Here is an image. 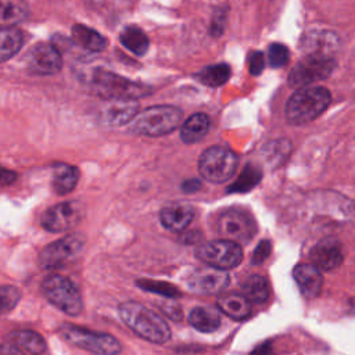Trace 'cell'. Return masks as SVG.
<instances>
[{"mask_svg": "<svg viewBox=\"0 0 355 355\" xmlns=\"http://www.w3.org/2000/svg\"><path fill=\"white\" fill-rule=\"evenodd\" d=\"M118 311L123 323L141 338L155 344H164L171 338L168 323L140 302L125 301Z\"/></svg>", "mask_w": 355, "mask_h": 355, "instance_id": "6da1fadb", "label": "cell"}, {"mask_svg": "<svg viewBox=\"0 0 355 355\" xmlns=\"http://www.w3.org/2000/svg\"><path fill=\"white\" fill-rule=\"evenodd\" d=\"M331 94L322 86L298 89L286 104V119L291 125H302L318 118L330 104Z\"/></svg>", "mask_w": 355, "mask_h": 355, "instance_id": "7a4b0ae2", "label": "cell"}, {"mask_svg": "<svg viewBox=\"0 0 355 355\" xmlns=\"http://www.w3.org/2000/svg\"><path fill=\"white\" fill-rule=\"evenodd\" d=\"M182 122V111L172 105H154L137 114L130 130L144 136H162L175 130Z\"/></svg>", "mask_w": 355, "mask_h": 355, "instance_id": "3957f363", "label": "cell"}, {"mask_svg": "<svg viewBox=\"0 0 355 355\" xmlns=\"http://www.w3.org/2000/svg\"><path fill=\"white\" fill-rule=\"evenodd\" d=\"M58 331L72 345L96 355H118L122 351L121 343L107 333L92 331L69 323H62Z\"/></svg>", "mask_w": 355, "mask_h": 355, "instance_id": "277c9868", "label": "cell"}, {"mask_svg": "<svg viewBox=\"0 0 355 355\" xmlns=\"http://www.w3.org/2000/svg\"><path fill=\"white\" fill-rule=\"evenodd\" d=\"M42 290L44 297L60 311L69 316H78L83 311V301L78 287L71 279L62 275H49L43 283Z\"/></svg>", "mask_w": 355, "mask_h": 355, "instance_id": "5b68a950", "label": "cell"}, {"mask_svg": "<svg viewBox=\"0 0 355 355\" xmlns=\"http://www.w3.org/2000/svg\"><path fill=\"white\" fill-rule=\"evenodd\" d=\"M237 168L236 154L222 146L208 147L198 158V172L202 179L211 183L229 180Z\"/></svg>", "mask_w": 355, "mask_h": 355, "instance_id": "8992f818", "label": "cell"}, {"mask_svg": "<svg viewBox=\"0 0 355 355\" xmlns=\"http://www.w3.org/2000/svg\"><path fill=\"white\" fill-rule=\"evenodd\" d=\"M196 257L209 266L226 270L240 265L243 248L241 244L227 239L212 240L201 244L196 250Z\"/></svg>", "mask_w": 355, "mask_h": 355, "instance_id": "52a82bcc", "label": "cell"}, {"mask_svg": "<svg viewBox=\"0 0 355 355\" xmlns=\"http://www.w3.org/2000/svg\"><path fill=\"white\" fill-rule=\"evenodd\" d=\"M87 82L104 98H137L146 94V89L110 71L96 69Z\"/></svg>", "mask_w": 355, "mask_h": 355, "instance_id": "ba28073f", "label": "cell"}, {"mask_svg": "<svg viewBox=\"0 0 355 355\" xmlns=\"http://www.w3.org/2000/svg\"><path fill=\"white\" fill-rule=\"evenodd\" d=\"M83 245H85L83 234L80 233L68 234L46 245L39 255V263L46 270H54V269L62 268L80 254Z\"/></svg>", "mask_w": 355, "mask_h": 355, "instance_id": "9c48e42d", "label": "cell"}, {"mask_svg": "<svg viewBox=\"0 0 355 355\" xmlns=\"http://www.w3.org/2000/svg\"><path fill=\"white\" fill-rule=\"evenodd\" d=\"M218 233L239 244L248 243L257 233V222L245 209L229 208L218 218Z\"/></svg>", "mask_w": 355, "mask_h": 355, "instance_id": "30bf717a", "label": "cell"}, {"mask_svg": "<svg viewBox=\"0 0 355 355\" xmlns=\"http://www.w3.org/2000/svg\"><path fill=\"white\" fill-rule=\"evenodd\" d=\"M334 68V58L304 55V58L290 71L287 82L291 87H306L315 82L329 78Z\"/></svg>", "mask_w": 355, "mask_h": 355, "instance_id": "8fae6325", "label": "cell"}, {"mask_svg": "<svg viewBox=\"0 0 355 355\" xmlns=\"http://www.w3.org/2000/svg\"><path fill=\"white\" fill-rule=\"evenodd\" d=\"M85 216V207L79 201H65L55 204L44 211L40 223L50 233L69 230L78 226Z\"/></svg>", "mask_w": 355, "mask_h": 355, "instance_id": "7c38bea8", "label": "cell"}, {"mask_svg": "<svg viewBox=\"0 0 355 355\" xmlns=\"http://www.w3.org/2000/svg\"><path fill=\"white\" fill-rule=\"evenodd\" d=\"M190 291L197 294H216L225 290L229 284V275L223 269L204 266L194 269L186 279Z\"/></svg>", "mask_w": 355, "mask_h": 355, "instance_id": "4fadbf2b", "label": "cell"}, {"mask_svg": "<svg viewBox=\"0 0 355 355\" xmlns=\"http://www.w3.org/2000/svg\"><path fill=\"white\" fill-rule=\"evenodd\" d=\"M26 65L35 75H51L61 69L62 58L55 46L39 43L28 53Z\"/></svg>", "mask_w": 355, "mask_h": 355, "instance_id": "5bb4252c", "label": "cell"}, {"mask_svg": "<svg viewBox=\"0 0 355 355\" xmlns=\"http://www.w3.org/2000/svg\"><path fill=\"white\" fill-rule=\"evenodd\" d=\"M300 47L305 55L333 58L340 47V37L331 31H311L302 36Z\"/></svg>", "mask_w": 355, "mask_h": 355, "instance_id": "9a60e30c", "label": "cell"}, {"mask_svg": "<svg viewBox=\"0 0 355 355\" xmlns=\"http://www.w3.org/2000/svg\"><path fill=\"white\" fill-rule=\"evenodd\" d=\"M343 250L341 244L334 239H324L316 243L311 252L309 259L316 268L323 272H330L337 269L343 262Z\"/></svg>", "mask_w": 355, "mask_h": 355, "instance_id": "2e32d148", "label": "cell"}, {"mask_svg": "<svg viewBox=\"0 0 355 355\" xmlns=\"http://www.w3.org/2000/svg\"><path fill=\"white\" fill-rule=\"evenodd\" d=\"M137 110L136 98H110L101 108V119L105 125L119 126L133 121Z\"/></svg>", "mask_w": 355, "mask_h": 355, "instance_id": "e0dca14e", "label": "cell"}, {"mask_svg": "<svg viewBox=\"0 0 355 355\" xmlns=\"http://www.w3.org/2000/svg\"><path fill=\"white\" fill-rule=\"evenodd\" d=\"M196 211L193 205L186 202H175L165 205L159 212L161 225L169 232H183L193 222Z\"/></svg>", "mask_w": 355, "mask_h": 355, "instance_id": "ac0fdd59", "label": "cell"}, {"mask_svg": "<svg viewBox=\"0 0 355 355\" xmlns=\"http://www.w3.org/2000/svg\"><path fill=\"white\" fill-rule=\"evenodd\" d=\"M293 277L305 298H315L323 287L322 270L313 263H298L293 269Z\"/></svg>", "mask_w": 355, "mask_h": 355, "instance_id": "d6986e66", "label": "cell"}, {"mask_svg": "<svg viewBox=\"0 0 355 355\" xmlns=\"http://www.w3.org/2000/svg\"><path fill=\"white\" fill-rule=\"evenodd\" d=\"M79 180V169L73 165L65 162H57L53 165V175H51V186L53 190L60 194L71 193Z\"/></svg>", "mask_w": 355, "mask_h": 355, "instance_id": "ffe728a7", "label": "cell"}, {"mask_svg": "<svg viewBox=\"0 0 355 355\" xmlns=\"http://www.w3.org/2000/svg\"><path fill=\"white\" fill-rule=\"evenodd\" d=\"M218 309L234 320H243L251 313V302L245 295L225 294L216 301Z\"/></svg>", "mask_w": 355, "mask_h": 355, "instance_id": "44dd1931", "label": "cell"}, {"mask_svg": "<svg viewBox=\"0 0 355 355\" xmlns=\"http://www.w3.org/2000/svg\"><path fill=\"white\" fill-rule=\"evenodd\" d=\"M10 343L31 355H42L46 351L44 338L33 330H14L8 334Z\"/></svg>", "mask_w": 355, "mask_h": 355, "instance_id": "7402d4cb", "label": "cell"}, {"mask_svg": "<svg viewBox=\"0 0 355 355\" xmlns=\"http://www.w3.org/2000/svg\"><path fill=\"white\" fill-rule=\"evenodd\" d=\"M189 323L201 333L215 331L220 324V315L218 309L207 305L194 306L189 313Z\"/></svg>", "mask_w": 355, "mask_h": 355, "instance_id": "603a6c76", "label": "cell"}, {"mask_svg": "<svg viewBox=\"0 0 355 355\" xmlns=\"http://www.w3.org/2000/svg\"><path fill=\"white\" fill-rule=\"evenodd\" d=\"M209 129V118L205 114L197 112L190 115L180 128V139L187 144L200 141Z\"/></svg>", "mask_w": 355, "mask_h": 355, "instance_id": "cb8c5ba5", "label": "cell"}, {"mask_svg": "<svg viewBox=\"0 0 355 355\" xmlns=\"http://www.w3.org/2000/svg\"><path fill=\"white\" fill-rule=\"evenodd\" d=\"M72 40L89 51H103L107 47V39L97 31L86 25H73Z\"/></svg>", "mask_w": 355, "mask_h": 355, "instance_id": "d4e9b609", "label": "cell"}, {"mask_svg": "<svg viewBox=\"0 0 355 355\" xmlns=\"http://www.w3.org/2000/svg\"><path fill=\"white\" fill-rule=\"evenodd\" d=\"M243 295L248 298L250 302L254 304H263L268 301L270 295V286L263 276L251 275L243 283Z\"/></svg>", "mask_w": 355, "mask_h": 355, "instance_id": "484cf974", "label": "cell"}, {"mask_svg": "<svg viewBox=\"0 0 355 355\" xmlns=\"http://www.w3.org/2000/svg\"><path fill=\"white\" fill-rule=\"evenodd\" d=\"M121 43L123 44V47H126L130 53L136 54V55H144L146 51L148 50V37L147 35L137 26H126L119 36Z\"/></svg>", "mask_w": 355, "mask_h": 355, "instance_id": "4316f807", "label": "cell"}, {"mask_svg": "<svg viewBox=\"0 0 355 355\" xmlns=\"http://www.w3.org/2000/svg\"><path fill=\"white\" fill-rule=\"evenodd\" d=\"M24 42L21 31L14 26H3L0 32V58L6 61L21 49Z\"/></svg>", "mask_w": 355, "mask_h": 355, "instance_id": "83f0119b", "label": "cell"}, {"mask_svg": "<svg viewBox=\"0 0 355 355\" xmlns=\"http://www.w3.org/2000/svg\"><path fill=\"white\" fill-rule=\"evenodd\" d=\"M262 179V172L259 168H257L252 164H248L244 166L239 178L227 187L229 193H247L251 189H254L259 180Z\"/></svg>", "mask_w": 355, "mask_h": 355, "instance_id": "f1b7e54d", "label": "cell"}, {"mask_svg": "<svg viewBox=\"0 0 355 355\" xmlns=\"http://www.w3.org/2000/svg\"><path fill=\"white\" fill-rule=\"evenodd\" d=\"M196 76L201 83L211 87H218L226 83L230 78V68L227 64H215L201 69Z\"/></svg>", "mask_w": 355, "mask_h": 355, "instance_id": "f546056e", "label": "cell"}, {"mask_svg": "<svg viewBox=\"0 0 355 355\" xmlns=\"http://www.w3.org/2000/svg\"><path fill=\"white\" fill-rule=\"evenodd\" d=\"M26 17V6L24 0H1L0 21L3 26H12Z\"/></svg>", "mask_w": 355, "mask_h": 355, "instance_id": "4dcf8cb0", "label": "cell"}, {"mask_svg": "<svg viewBox=\"0 0 355 355\" xmlns=\"http://www.w3.org/2000/svg\"><path fill=\"white\" fill-rule=\"evenodd\" d=\"M137 287H140L141 290H146L148 293H154V294H159L165 298H178L180 295V291L176 286H173L172 283L168 282H159V280H148V279H139L136 282Z\"/></svg>", "mask_w": 355, "mask_h": 355, "instance_id": "1f68e13d", "label": "cell"}, {"mask_svg": "<svg viewBox=\"0 0 355 355\" xmlns=\"http://www.w3.org/2000/svg\"><path fill=\"white\" fill-rule=\"evenodd\" d=\"M290 141L287 140H276L269 143L263 147V155L266 162H269L272 166H277L290 153Z\"/></svg>", "mask_w": 355, "mask_h": 355, "instance_id": "d6a6232c", "label": "cell"}, {"mask_svg": "<svg viewBox=\"0 0 355 355\" xmlns=\"http://www.w3.org/2000/svg\"><path fill=\"white\" fill-rule=\"evenodd\" d=\"M288 49L282 43H273L268 49V61L272 67L280 68L288 62Z\"/></svg>", "mask_w": 355, "mask_h": 355, "instance_id": "836d02e7", "label": "cell"}, {"mask_svg": "<svg viewBox=\"0 0 355 355\" xmlns=\"http://www.w3.org/2000/svg\"><path fill=\"white\" fill-rule=\"evenodd\" d=\"M1 295V311L3 313H7L11 311L21 300V291L10 284H3L0 288Z\"/></svg>", "mask_w": 355, "mask_h": 355, "instance_id": "e575fe53", "label": "cell"}, {"mask_svg": "<svg viewBox=\"0 0 355 355\" xmlns=\"http://www.w3.org/2000/svg\"><path fill=\"white\" fill-rule=\"evenodd\" d=\"M270 251H272V244L269 240H261L258 243V245L255 247V251L252 252V257H251V262L254 265H259L262 263L269 255H270Z\"/></svg>", "mask_w": 355, "mask_h": 355, "instance_id": "d590c367", "label": "cell"}, {"mask_svg": "<svg viewBox=\"0 0 355 355\" xmlns=\"http://www.w3.org/2000/svg\"><path fill=\"white\" fill-rule=\"evenodd\" d=\"M265 67V57L261 51H252L250 54L248 58V68H250V73L257 76L263 71Z\"/></svg>", "mask_w": 355, "mask_h": 355, "instance_id": "8d00e7d4", "label": "cell"}, {"mask_svg": "<svg viewBox=\"0 0 355 355\" xmlns=\"http://www.w3.org/2000/svg\"><path fill=\"white\" fill-rule=\"evenodd\" d=\"M225 22H226V11H216L211 19L209 33L214 36H219L223 32Z\"/></svg>", "mask_w": 355, "mask_h": 355, "instance_id": "74e56055", "label": "cell"}, {"mask_svg": "<svg viewBox=\"0 0 355 355\" xmlns=\"http://www.w3.org/2000/svg\"><path fill=\"white\" fill-rule=\"evenodd\" d=\"M171 300H172V298H168V301L159 304V308H161V311H162L166 316H169L171 319H173V320H180L182 316H183L182 308H180L179 305H176L175 302H172Z\"/></svg>", "mask_w": 355, "mask_h": 355, "instance_id": "f35d334b", "label": "cell"}, {"mask_svg": "<svg viewBox=\"0 0 355 355\" xmlns=\"http://www.w3.org/2000/svg\"><path fill=\"white\" fill-rule=\"evenodd\" d=\"M250 355H275L272 343H270V341H263V343L258 344V345L251 351Z\"/></svg>", "mask_w": 355, "mask_h": 355, "instance_id": "ab89813d", "label": "cell"}, {"mask_svg": "<svg viewBox=\"0 0 355 355\" xmlns=\"http://www.w3.org/2000/svg\"><path fill=\"white\" fill-rule=\"evenodd\" d=\"M15 179H17V173L14 171H8V169L1 171V183H3V186L11 184Z\"/></svg>", "mask_w": 355, "mask_h": 355, "instance_id": "60d3db41", "label": "cell"}, {"mask_svg": "<svg viewBox=\"0 0 355 355\" xmlns=\"http://www.w3.org/2000/svg\"><path fill=\"white\" fill-rule=\"evenodd\" d=\"M182 187H183V190H184L186 193H193V191H197V190L201 187V184H200L198 180L191 179V180H186Z\"/></svg>", "mask_w": 355, "mask_h": 355, "instance_id": "b9f144b4", "label": "cell"}]
</instances>
